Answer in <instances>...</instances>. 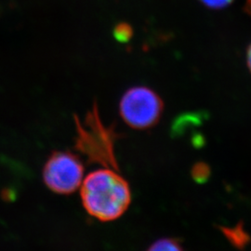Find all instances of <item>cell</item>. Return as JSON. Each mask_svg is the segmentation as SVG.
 <instances>
[{
  "label": "cell",
  "instance_id": "obj_4",
  "mask_svg": "<svg viewBox=\"0 0 251 251\" xmlns=\"http://www.w3.org/2000/svg\"><path fill=\"white\" fill-rule=\"evenodd\" d=\"M84 178L80 158L71 152L55 151L46 162L43 179L47 187L59 195H70L79 188Z\"/></svg>",
  "mask_w": 251,
  "mask_h": 251
},
{
  "label": "cell",
  "instance_id": "obj_3",
  "mask_svg": "<svg viewBox=\"0 0 251 251\" xmlns=\"http://www.w3.org/2000/svg\"><path fill=\"white\" fill-rule=\"evenodd\" d=\"M164 110L159 95L144 86L133 87L122 96L119 112L126 124L139 130L151 128L156 125Z\"/></svg>",
  "mask_w": 251,
  "mask_h": 251
},
{
  "label": "cell",
  "instance_id": "obj_7",
  "mask_svg": "<svg viewBox=\"0 0 251 251\" xmlns=\"http://www.w3.org/2000/svg\"><path fill=\"white\" fill-rule=\"evenodd\" d=\"M133 36V29L125 22L118 23L114 28V37L120 43H127Z\"/></svg>",
  "mask_w": 251,
  "mask_h": 251
},
{
  "label": "cell",
  "instance_id": "obj_1",
  "mask_svg": "<svg viewBox=\"0 0 251 251\" xmlns=\"http://www.w3.org/2000/svg\"><path fill=\"white\" fill-rule=\"evenodd\" d=\"M80 196L85 210L100 222L119 219L131 202L128 182L114 168L90 172L82 181Z\"/></svg>",
  "mask_w": 251,
  "mask_h": 251
},
{
  "label": "cell",
  "instance_id": "obj_10",
  "mask_svg": "<svg viewBox=\"0 0 251 251\" xmlns=\"http://www.w3.org/2000/svg\"><path fill=\"white\" fill-rule=\"evenodd\" d=\"M247 62H248V67L251 73V44L248 49V53H247Z\"/></svg>",
  "mask_w": 251,
  "mask_h": 251
},
{
  "label": "cell",
  "instance_id": "obj_9",
  "mask_svg": "<svg viewBox=\"0 0 251 251\" xmlns=\"http://www.w3.org/2000/svg\"><path fill=\"white\" fill-rule=\"evenodd\" d=\"M205 6L213 9H224L230 5L233 0H199Z\"/></svg>",
  "mask_w": 251,
  "mask_h": 251
},
{
  "label": "cell",
  "instance_id": "obj_5",
  "mask_svg": "<svg viewBox=\"0 0 251 251\" xmlns=\"http://www.w3.org/2000/svg\"><path fill=\"white\" fill-rule=\"evenodd\" d=\"M222 232L225 234L227 240L238 250L245 249L248 244L251 242V236L244 229L242 224H238L233 228L222 227Z\"/></svg>",
  "mask_w": 251,
  "mask_h": 251
},
{
  "label": "cell",
  "instance_id": "obj_2",
  "mask_svg": "<svg viewBox=\"0 0 251 251\" xmlns=\"http://www.w3.org/2000/svg\"><path fill=\"white\" fill-rule=\"evenodd\" d=\"M76 126V147L85 152L91 160L117 169L114 155V144L117 133L113 126H106L100 117L96 103L87 114L84 122L75 117Z\"/></svg>",
  "mask_w": 251,
  "mask_h": 251
},
{
  "label": "cell",
  "instance_id": "obj_6",
  "mask_svg": "<svg viewBox=\"0 0 251 251\" xmlns=\"http://www.w3.org/2000/svg\"><path fill=\"white\" fill-rule=\"evenodd\" d=\"M147 251H184L177 240L173 238H162L153 243Z\"/></svg>",
  "mask_w": 251,
  "mask_h": 251
},
{
  "label": "cell",
  "instance_id": "obj_11",
  "mask_svg": "<svg viewBox=\"0 0 251 251\" xmlns=\"http://www.w3.org/2000/svg\"><path fill=\"white\" fill-rule=\"evenodd\" d=\"M245 10H246L250 15H251V0H246Z\"/></svg>",
  "mask_w": 251,
  "mask_h": 251
},
{
  "label": "cell",
  "instance_id": "obj_8",
  "mask_svg": "<svg viewBox=\"0 0 251 251\" xmlns=\"http://www.w3.org/2000/svg\"><path fill=\"white\" fill-rule=\"evenodd\" d=\"M192 176L197 182H205L210 176V169L206 163L199 162L194 166L192 170Z\"/></svg>",
  "mask_w": 251,
  "mask_h": 251
}]
</instances>
